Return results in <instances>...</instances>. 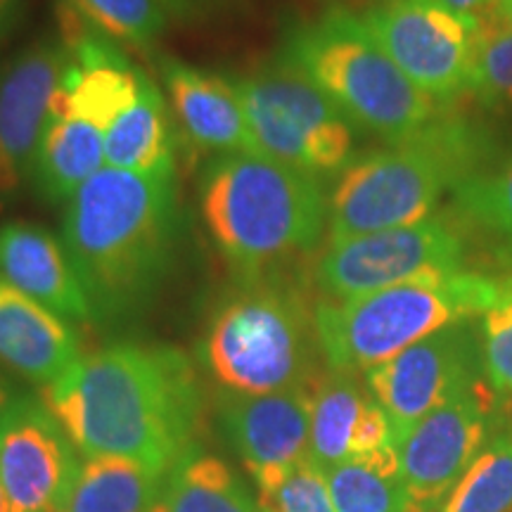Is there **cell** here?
Segmentation results:
<instances>
[{
    "label": "cell",
    "instance_id": "cell-30",
    "mask_svg": "<svg viewBox=\"0 0 512 512\" xmlns=\"http://www.w3.org/2000/svg\"><path fill=\"white\" fill-rule=\"evenodd\" d=\"M259 512H335L325 475L309 458L273 482L256 486Z\"/></svg>",
    "mask_w": 512,
    "mask_h": 512
},
{
    "label": "cell",
    "instance_id": "cell-20",
    "mask_svg": "<svg viewBox=\"0 0 512 512\" xmlns=\"http://www.w3.org/2000/svg\"><path fill=\"white\" fill-rule=\"evenodd\" d=\"M102 131L79 119L50 117L31 159L27 185L46 207H67L105 169Z\"/></svg>",
    "mask_w": 512,
    "mask_h": 512
},
{
    "label": "cell",
    "instance_id": "cell-24",
    "mask_svg": "<svg viewBox=\"0 0 512 512\" xmlns=\"http://www.w3.org/2000/svg\"><path fill=\"white\" fill-rule=\"evenodd\" d=\"M368 401L370 394L351 373L328 370L313 384L309 460L323 475L354 456L356 430Z\"/></svg>",
    "mask_w": 512,
    "mask_h": 512
},
{
    "label": "cell",
    "instance_id": "cell-28",
    "mask_svg": "<svg viewBox=\"0 0 512 512\" xmlns=\"http://www.w3.org/2000/svg\"><path fill=\"white\" fill-rule=\"evenodd\" d=\"M512 510V434L486 441L441 512H510Z\"/></svg>",
    "mask_w": 512,
    "mask_h": 512
},
{
    "label": "cell",
    "instance_id": "cell-18",
    "mask_svg": "<svg viewBox=\"0 0 512 512\" xmlns=\"http://www.w3.org/2000/svg\"><path fill=\"white\" fill-rule=\"evenodd\" d=\"M0 275L69 323L95 320L62 238L41 223H0Z\"/></svg>",
    "mask_w": 512,
    "mask_h": 512
},
{
    "label": "cell",
    "instance_id": "cell-37",
    "mask_svg": "<svg viewBox=\"0 0 512 512\" xmlns=\"http://www.w3.org/2000/svg\"><path fill=\"white\" fill-rule=\"evenodd\" d=\"M0 512H10L8 498H5V489H3V482H0Z\"/></svg>",
    "mask_w": 512,
    "mask_h": 512
},
{
    "label": "cell",
    "instance_id": "cell-35",
    "mask_svg": "<svg viewBox=\"0 0 512 512\" xmlns=\"http://www.w3.org/2000/svg\"><path fill=\"white\" fill-rule=\"evenodd\" d=\"M17 396H19V392H17L15 382H12L10 377L0 370V415L5 413V408H8L10 403L17 399Z\"/></svg>",
    "mask_w": 512,
    "mask_h": 512
},
{
    "label": "cell",
    "instance_id": "cell-5",
    "mask_svg": "<svg viewBox=\"0 0 512 512\" xmlns=\"http://www.w3.org/2000/svg\"><path fill=\"white\" fill-rule=\"evenodd\" d=\"M489 155L477 128L453 112L411 140L361 152L328 197V245L432 219L441 197Z\"/></svg>",
    "mask_w": 512,
    "mask_h": 512
},
{
    "label": "cell",
    "instance_id": "cell-14",
    "mask_svg": "<svg viewBox=\"0 0 512 512\" xmlns=\"http://www.w3.org/2000/svg\"><path fill=\"white\" fill-rule=\"evenodd\" d=\"M491 394L482 384L422 418L396 444L408 512H432L460 482L486 444Z\"/></svg>",
    "mask_w": 512,
    "mask_h": 512
},
{
    "label": "cell",
    "instance_id": "cell-27",
    "mask_svg": "<svg viewBox=\"0 0 512 512\" xmlns=\"http://www.w3.org/2000/svg\"><path fill=\"white\" fill-rule=\"evenodd\" d=\"M119 46L152 50L174 19L166 0H60Z\"/></svg>",
    "mask_w": 512,
    "mask_h": 512
},
{
    "label": "cell",
    "instance_id": "cell-4",
    "mask_svg": "<svg viewBox=\"0 0 512 512\" xmlns=\"http://www.w3.org/2000/svg\"><path fill=\"white\" fill-rule=\"evenodd\" d=\"M316 304L302 268L230 280L200 339V363L230 394H271L318 380Z\"/></svg>",
    "mask_w": 512,
    "mask_h": 512
},
{
    "label": "cell",
    "instance_id": "cell-11",
    "mask_svg": "<svg viewBox=\"0 0 512 512\" xmlns=\"http://www.w3.org/2000/svg\"><path fill=\"white\" fill-rule=\"evenodd\" d=\"M482 377V328L467 318L366 370L363 382L387 413L396 446L422 418L479 387Z\"/></svg>",
    "mask_w": 512,
    "mask_h": 512
},
{
    "label": "cell",
    "instance_id": "cell-6",
    "mask_svg": "<svg viewBox=\"0 0 512 512\" xmlns=\"http://www.w3.org/2000/svg\"><path fill=\"white\" fill-rule=\"evenodd\" d=\"M278 57L328 95L351 126L384 145L420 136L448 112V105L422 93L396 67L361 17L347 8L287 24Z\"/></svg>",
    "mask_w": 512,
    "mask_h": 512
},
{
    "label": "cell",
    "instance_id": "cell-10",
    "mask_svg": "<svg viewBox=\"0 0 512 512\" xmlns=\"http://www.w3.org/2000/svg\"><path fill=\"white\" fill-rule=\"evenodd\" d=\"M358 17L396 67L432 100L448 105L470 93L482 19L458 15L439 0H387Z\"/></svg>",
    "mask_w": 512,
    "mask_h": 512
},
{
    "label": "cell",
    "instance_id": "cell-12",
    "mask_svg": "<svg viewBox=\"0 0 512 512\" xmlns=\"http://www.w3.org/2000/svg\"><path fill=\"white\" fill-rule=\"evenodd\" d=\"M76 451L43 399L19 394L0 415V482L10 512H60L81 467Z\"/></svg>",
    "mask_w": 512,
    "mask_h": 512
},
{
    "label": "cell",
    "instance_id": "cell-16",
    "mask_svg": "<svg viewBox=\"0 0 512 512\" xmlns=\"http://www.w3.org/2000/svg\"><path fill=\"white\" fill-rule=\"evenodd\" d=\"M313 384L271 394L216 396L219 430L256 486L273 482L309 458Z\"/></svg>",
    "mask_w": 512,
    "mask_h": 512
},
{
    "label": "cell",
    "instance_id": "cell-29",
    "mask_svg": "<svg viewBox=\"0 0 512 512\" xmlns=\"http://www.w3.org/2000/svg\"><path fill=\"white\" fill-rule=\"evenodd\" d=\"M470 93L486 110L512 112V29L482 24Z\"/></svg>",
    "mask_w": 512,
    "mask_h": 512
},
{
    "label": "cell",
    "instance_id": "cell-31",
    "mask_svg": "<svg viewBox=\"0 0 512 512\" xmlns=\"http://www.w3.org/2000/svg\"><path fill=\"white\" fill-rule=\"evenodd\" d=\"M482 361L489 387L501 399H512V275H505L496 304L479 320Z\"/></svg>",
    "mask_w": 512,
    "mask_h": 512
},
{
    "label": "cell",
    "instance_id": "cell-21",
    "mask_svg": "<svg viewBox=\"0 0 512 512\" xmlns=\"http://www.w3.org/2000/svg\"><path fill=\"white\" fill-rule=\"evenodd\" d=\"M105 164L138 176L176 174L174 114L162 88L145 74L138 100L102 133Z\"/></svg>",
    "mask_w": 512,
    "mask_h": 512
},
{
    "label": "cell",
    "instance_id": "cell-38",
    "mask_svg": "<svg viewBox=\"0 0 512 512\" xmlns=\"http://www.w3.org/2000/svg\"><path fill=\"white\" fill-rule=\"evenodd\" d=\"M373 3L377 5V3H387V0H373Z\"/></svg>",
    "mask_w": 512,
    "mask_h": 512
},
{
    "label": "cell",
    "instance_id": "cell-36",
    "mask_svg": "<svg viewBox=\"0 0 512 512\" xmlns=\"http://www.w3.org/2000/svg\"><path fill=\"white\" fill-rule=\"evenodd\" d=\"M491 22L498 24V27L512 29V0H501V3L496 5Z\"/></svg>",
    "mask_w": 512,
    "mask_h": 512
},
{
    "label": "cell",
    "instance_id": "cell-2",
    "mask_svg": "<svg viewBox=\"0 0 512 512\" xmlns=\"http://www.w3.org/2000/svg\"><path fill=\"white\" fill-rule=\"evenodd\" d=\"M185 211L174 176L105 166L62 211L60 238L91 299L95 323L150 309L183 261Z\"/></svg>",
    "mask_w": 512,
    "mask_h": 512
},
{
    "label": "cell",
    "instance_id": "cell-25",
    "mask_svg": "<svg viewBox=\"0 0 512 512\" xmlns=\"http://www.w3.org/2000/svg\"><path fill=\"white\" fill-rule=\"evenodd\" d=\"M451 195L458 221L475 228L501 261L512 266V150L486 157Z\"/></svg>",
    "mask_w": 512,
    "mask_h": 512
},
{
    "label": "cell",
    "instance_id": "cell-7",
    "mask_svg": "<svg viewBox=\"0 0 512 512\" xmlns=\"http://www.w3.org/2000/svg\"><path fill=\"white\" fill-rule=\"evenodd\" d=\"M501 287L503 278L465 268L347 302L323 299L316 304L320 354L328 370L366 373L448 325L484 316Z\"/></svg>",
    "mask_w": 512,
    "mask_h": 512
},
{
    "label": "cell",
    "instance_id": "cell-22",
    "mask_svg": "<svg viewBox=\"0 0 512 512\" xmlns=\"http://www.w3.org/2000/svg\"><path fill=\"white\" fill-rule=\"evenodd\" d=\"M166 475L131 458H86L60 512H152Z\"/></svg>",
    "mask_w": 512,
    "mask_h": 512
},
{
    "label": "cell",
    "instance_id": "cell-3",
    "mask_svg": "<svg viewBox=\"0 0 512 512\" xmlns=\"http://www.w3.org/2000/svg\"><path fill=\"white\" fill-rule=\"evenodd\" d=\"M197 204L230 280L299 268L328 235L323 183L261 152L209 157Z\"/></svg>",
    "mask_w": 512,
    "mask_h": 512
},
{
    "label": "cell",
    "instance_id": "cell-1",
    "mask_svg": "<svg viewBox=\"0 0 512 512\" xmlns=\"http://www.w3.org/2000/svg\"><path fill=\"white\" fill-rule=\"evenodd\" d=\"M41 399L86 458H131L162 472L197 444L204 413L195 363L152 342H114L81 356Z\"/></svg>",
    "mask_w": 512,
    "mask_h": 512
},
{
    "label": "cell",
    "instance_id": "cell-34",
    "mask_svg": "<svg viewBox=\"0 0 512 512\" xmlns=\"http://www.w3.org/2000/svg\"><path fill=\"white\" fill-rule=\"evenodd\" d=\"M439 3L446 5L448 10L458 12V15L482 19L484 12L496 10V5L501 3V0H439Z\"/></svg>",
    "mask_w": 512,
    "mask_h": 512
},
{
    "label": "cell",
    "instance_id": "cell-8",
    "mask_svg": "<svg viewBox=\"0 0 512 512\" xmlns=\"http://www.w3.org/2000/svg\"><path fill=\"white\" fill-rule=\"evenodd\" d=\"M254 150L318 178H335L356 157V128L328 95L275 55L245 74H230Z\"/></svg>",
    "mask_w": 512,
    "mask_h": 512
},
{
    "label": "cell",
    "instance_id": "cell-19",
    "mask_svg": "<svg viewBox=\"0 0 512 512\" xmlns=\"http://www.w3.org/2000/svg\"><path fill=\"white\" fill-rule=\"evenodd\" d=\"M79 358L72 325L0 275V363L43 389Z\"/></svg>",
    "mask_w": 512,
    "mask_h": 512
},
{
    "label": "cell",
    "instance_id": "cell-32",
    "mask_svg": "<svg viewBox=\"0 0 512 512\" xmlns=\"http://www.w3.org/2000/svg\"><path fill=\"white\" fill-rule=\"evenodd\" d=\"M29 12V0H0V46L22 29Z\"/></svg>",
    "mask_w": 512,
    "mask_h": 512
},
{
    "label": "cell",
    "instance_id": "cell-23",
    "mask_svg": "<svg viewBox=\"0 0 512 512\" xmlns=\"http://www.w3.org/2000/svg\"><path fill=\"white\" fill-rule=\"evenodd\" d=\"M152 512H259V505L226 460L195 444L169 470Z\"/></svg>",
    "mask_w": 512,
    "mask_h": 512
},
{
    "label": "cell",
    "instance_id": "cell-26",
    "mask_svg": "<svg viewBox=\"0 0 512 512\" xmlns=\"http://www.w3.org/2000/svg\"><path fill=\"white\" fill-rule=\"evenodd\" d=\"M335 512H408L396 446L354 456L325 472Z\"/></svg>",
    "mask_w": 512,
    "mask_h": 512
},
{
    "label": "cell",
    "instance_id": "cell-13",
    "mask_svg": "<svg viewBox=\"0 0 512 512\" xmlns=\"http://www.w3.org/2000/svg\"><path fill=\"white\" fill-rule=\"evenodd\" d=\"M67 60L60 34L36 38L0 60V207L27 185Z\"/></svg>",
    "mask_w": 512,
    "mask_h": 512
},
{
    "label": "cell",
    "instance_id": "cell-17",
    "mask_svg": "<svg viewBox=\"0 0 512 512\" xmlns=\"http://www.w3.org/2000/svg\"><path fill=\"white\" fill-rule=\"evenodd\" d=\"M171 114L188 143L200 152H256L245 110L230 74H216L174 55H157Z\"/></svg>",
    "mask_w": 512,
    "mask_h": 512
},
{
    "label": "cell",
    "instance_id": "cell-15",
    "mask_svg": "<svg viewBox=\"0 0 512 512\" xmlns=\"http://www.w3.org/2000/svg\"><path fill=\"white\" fill-rule=\"evenodd\" d=\"M60 38L69 50L53 100L57 119H79L105 133L138 100L145 72L128 60L114 38L60 5Z\"/></svg>",
    "mask_w": 512,
    "mask_h": 512
},
{
    "label": "cell",
    "instance_id": "cell-9",
    "mask_svg": "<svg viewBox=\"0 0 512 512\" xmlns=\"http://www.w3.org/2000/svg\"><path fill=\"white\" fill-rule=\"evenodd\" d=\"M467 268V228L451 216L328 245L311 280L325 302H347L389 287Z\"/></svg>",
    "mask_w": 512,
    "mask_h": 512
},
{
    "label": "cell",
    "instance_id": "cell-33",
    "mask_svg": "<svg viewBox=\"0 0 512 512\" xmlns=\"http://www.w3.org/2000/svg\"><path fill=\"white\" fill-rule=\"evenodd\" d=\"M166 3H169L171 15L176 19H197L221 10L230 0H166Z\"/></svg>",
    "mask_w": 512,
    "mask_h": 512
}]
</instances>
